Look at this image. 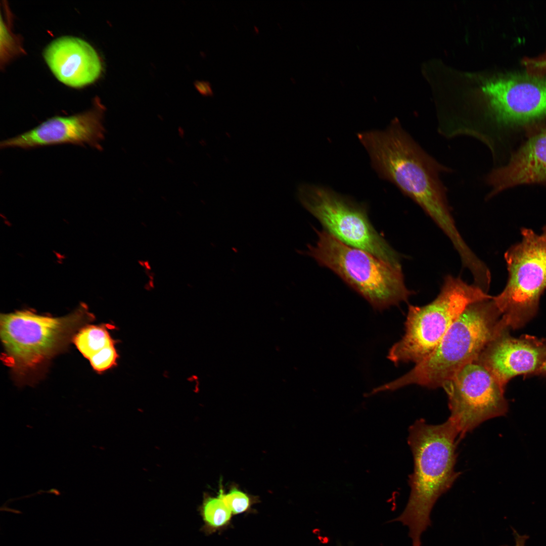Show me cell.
<instances>
[{"label": "cell", "instance_id": "6da1fadb", "mask_svg": "<svg viewBox=\"0 0 546 546\" xmlns=\"http://www.w3.org/2000/svg\"><path fill=\"white\" fill-rule=\"evenodd\" d=\"M379 176L394 184L418 204L452 243L463 247L462 237L450 213L446 189L440 177L449 168L427 153L402 128L397 120L384 130L357 133Z\"/></svg>", "mask_w": 546, "mask_h": 546}, {"label": "cell", "instance_id": "7a4b0ae2", "mask_svg": "<svg viewBox=\"0 0 546 546\" xmlns=\"http://www.w3.org/2000/svg\"><path fill=\"white\" fill-rule=\"evenodd\" d=\"M461 438L449 418L439 425L420 419L409 428L407 441L414 465L408 481L411 492L404 511L394 520L407 526L412 546H421V535L431 525L435 503L459 476L454 466Z\"/></svg>", "mask_w": 546, "mask_h": 546}, {"label": "cell", "instance_id": "3957f363", "mask_svg": "<svg viewBox=\"0 0 546 546\" xmlns=\"http://www.w3.org/2000/svg\"><path fill=\"white\" fill-rule=\"evenodd\" d=\"M507 329L493 297L473 303L453 323L427 357L401 377L375 388L372 394L412 384L442 387L465 366L476 360L485 346Z\"/></svg>", "mask_w": 546, "mask_h": 546}, {"label": "cell", "instance_id": "277c9868", "mask_svg": "<svg viewBox=\"0 0 546 546\" xmlns=\"http://www.w3.org/2000/svg\"><path fill=\"white\" fill-rule=\"evenodd\" d=\"M318 239L308 247V254L326 267L382 311L413 294L407 289L401 267L392 265L374 255L339 241L325 230H315Z\"/></svg>", "mask_w": 546, "mask_h": 546}, {"label": "cell", "instance_id": "5b68a950", "mask_svg": "<svg viewBox=\"0 0 546 546\" xmlns=\"http://www.w3.org/2000/svg\"><path fill=\"white\" fill-rule=\"evenodd\" d=\"M492 297L474 284L446 276L433 301L424 306L409 305L405 333L389 349L387 358L395 365L421 361L434 350L469 305Z\"/></svg>", "mask_w": 546, "mask_h": 546}, {"label": "cell", "instance_id": "8992f818", "mask_svg": "<svg viewBox=\"0 0 546 546\" xmlns=\"http://www.w3.org/2000/svg\"><path fill=\"white\" fill-rule=\"evenodd\" d=\"M89 316L85 306L59 317L29 310L1 314L4 362L19 374L35 369L56 353Z\"/></svg>", "mask_w": 546, "mask_h": 546}, {"label": "cell", "instance_id": "52a82bcc", "mask_svg": "<svg viewBox=\"0 0 546 546\" xmlns=\"http://www.w3.org/2000/svg\"><path fill=\"white\" fill-rule=\"evenodd\" d=\"M482 88L488 117L473 138L490 150L500 132L518 129L527 133L546 124V75L515 73L490 80Z\"/></svg>", "mask_w": 546, "mask_h": 546}, {"label": "cell", "instance_id": "ba28073f", "mask_svg": "<svg viewBox=\"0 0 546 546\" xmlns=\"http://www.w3.org/2000/svg\"><path fill=\"white\" fill-rule=\"evenodd\" d=\"M303 206L325 231L342 243L401 267L397 252L371 224L366 206L324 186L302 184L298 189Z\"/></svg>", "mask_w": 546, "mask_h": 546}, {"label": "cell", "instance_id": "9c48e42d", "mask_svg": "<svg viewBox=\"0 0 546 546\" xmlns=\"http://www.w3.org/2000/svg\"><path fill=\"white\" fill-rule=\"evenodd\" d=\"M522 240L506 252L507 284L493 299L510 329L522 327L536 313L546 289V238L521 229Z\"/></svg>", "mask_w": 546, "mask_h": 546}, {"label": "cell", "instance_id": "30bf717a", "mask_svg": "<svg viewBox=\"0 0 546 546\" xmlns=\"http://www.w3.org/2000/svg\"><path fill=\"white\" fill-rule=\"evenodd\" d=\"M450 415L461 437L483 422L505 415V389L482 365L474 360L459 371L442 387Z\"/></svg>", "mask_w": 546, "mask_h": 546}, {"label": "cell", "instance_id": "8fae6325", "mask_svg": "<svg viewBox=\"0 0 546 546\" xmlns=\"http://www.w3.org/2000/svg\"><path fill=\"white\" fill-rule=\"evenodd\" d=\"M104 111L97 99L89 110L50 118L32 129L1 141L0 147L28 149L69 144L98 149L104 138Z\"/></svg>", "mask_w": 546, "mask_h": 546}, {"label": "cell", "instance_id": "7c38bea8", "mask_svg": "<svg viewBox=\"0 0 546 546\" xmlns=\"http://www.w3.org/2000/svg\"><path fill=\"white\" fill-rule=\"evenodd\" d=\"M509 330H505L491 340L475 360L504 389L517 376L537 374L546 359V339L527 335L515 338L510 335Z\"/></svg>", "mask_w": 546, "mask_h": 546}, {"label": "cell", "instance_id": "4fadbf2b", "mask_svg": "<svg viewBox=\"0 0 546 546\" xmlns=\"http://www.w3.org/2000/svg\"><path fill=\"white\" fill-rule=\"evenodd\" d=\"M526 141L511 155L505 165L486 176L490 198L508 189L521 185H546V124L527 133Z\"/></svg>", "mask_w": 546, "mask_h": 546}, {"label": "cell", "instance_id": "5bb4252c", "mask_svg": "<svg viewBox=\"0 0 546 546\" xmlns=\"http://www.w3.org/2000/svg\"><path fill=\"white\" fill-rule=\"evenodd\" d=\"M44 60L55 77L64 84L81 87L100 76L102 64L95 49L86 41L73 36H62L44 49Z\"/></svg>", "mask_w": 546, "mask_h": 546}, {"label": "cell", "instance_id": "9a60e30c", "mask_svg": "<svg viewBox=\"0 0 546 546\" xmlns=\"http://www.w3.org/2000/svg\"><path fill=\"white\" fill-rule=\"evenodd\" d=\"M80 353L89 360L105 347L114 344L108 331L101 326L88 325L81 328L73 337Z\"/></svg>", "mask_w": 546, "mask_h": 546}, {"label": "cell", "instance_id": "2e32d148", "mask_svg": "<svg viewBox=\"0 0 546 546\" xmlns=\"http://www.w3.org/2000/svg\"><path fill=\"white\" fill-rule=\"evenodd\" d=\"M200 512L205 529L209 531L226 525L232 514L219 494L216 497H204Z\"/></svg>", "mask_w": 546, "mask_h": 546}, {"label": "cell", "instance_id": "e0dca14e", "mask_svg": "<svg viewBox=\"0 0 546 546\" xmlns=\"http://www.w3.org/2000/svg\"><path fill=\"white\" fill-rule=\"evenodd\" d=\"M218 494L232 514H241L246 511L250 507L251 499L250 496L236 487H232L225 493L222 488Z\"/></svg>", "mask_w": 546, "mask_h": 546}, {"label": "cell", "instance_id": "ac0fdd59", "mask_svg": "<svg viewBox=\"0 0 546 546\" xmlns=\"http://www.w3.org/2000/svg\"><path fill=\"white\" fill-rule=\"evenodd\" d=\"M20 46L16 37L9 29L8 25L1 18V58L4 63L20 52Z\"/></svg>", "mask_w": 546, "mask_h": 546}, {"label": "cell", "instance_id": "d6986e66", "mask_svg": "<svg viewBox=\"0 0 546 546\" xmlns=\"http://www.w3.org/2000/svg\"><path fill=\"white\" fill-rule=\"evenodd\" d=\"M114 345L105 347L89 360L94 370L102 372L116 363L118 354Z\"/></svg>", "mask_w": 546, "mask_h": 546}, {"label": "cell", "instance_id": "ffe728a7", "mask_svg": "<svg viewBox=\"0 0 546 546\" xmlns=\"http://www.w3.org/2000/svg\"><path fill=\"white\" fill-rule=\"evenodd\" d=\"M522 63L528 73L537 76L546 75V50L538 56L525 57Z\"/></svg>", "mask_w": 546, "mask_h": 546}, {"label": "cell", "instance_id": "44dd1931", "mask_svg": "<svg viewBox=\"0 0 546 546\" xmlns=\"http://www.w3.org/2000/svg\"><path fill=\"white\" fill-rule=\"evenodd\" d=\"M197 88L200 92L204 95L211 96L213 92L210 83L208 82H200L197 84Z\"/></svg>", "mask_w": 546, "mask_h": 546}, {"label": "cell", "instance_id": "7402d4cb", "mask_svg": "<svg viewBox=\"0 0 546 546\" xmlns=\"http://www.w3.org/2000/svg\"><path fill=\"white\" fill-rule=\"evenodd\" d=\"M514 535L515 539V546H525L526 540L527 538L526 535H521L515 530Z\"/></svg>", "mask_w": 546, "mask_h": 546}, {"label": "cell", "instance_id": "603a6c76", "mask_svg": "<svg viewBox=\"0 0 546 546\" xmlns=\"http://www.w3.org/2000/svg\"><path fill=\"white\" fill-rule=\"evenodd\" d=\"M537 374L546 375V359L539 370Z\"/></svg>", "mask_w": 546, "mask_h": 546}, {"label": "cell", "instance_id": "cb8c5ba5", "mask_svg": "<svg viewBox=\"0 0 546 546\" xmlns=\"http://www.w3.org/2000/svg\"><path fill=\"white\" fill-rule=\"evenodd\" d=\"M542 231H543V234H542V236H543V237H544L545 238H546V225L544 226H543V227L542 228Z\"/></svg>", "mask_w": 546, "mask_h": 546}]
</instances>
